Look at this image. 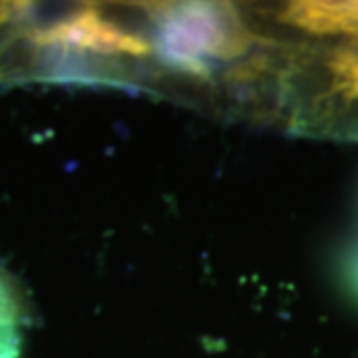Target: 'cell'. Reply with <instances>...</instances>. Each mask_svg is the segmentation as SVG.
Returning <instances> with one entry per match:
<instances>
[{
    "instance_id": "obj_1",
    "label": "cell",
    "mask_w": 358,
    "mask_h": 358,
    "mask_svg": "<svg viewBox=\"0 0 358 358\" xmlns=\"http://www.w3.org/2000/svg\"><path fill=\"white\" fill-rule=\"evenodd\" d=\"M28 84L173 100L162 2H0V88Z\"/></svg>"
},
{
    "instance_id": "obj_2",
    "label": "cell",
    "mask_w": 358,
    "mask_h": 358,
    "mask_svg": "<svg viewBox=\"0 0 358 358\" xmlns=\"http://www.w3.org/2000/svg\"><path fill=\"white\" fill-rule=\"evenodd\" d=\"M243 14L253 32L243 120L358 143V36L289 38L257 28L245 6Z\"/></svg>"
},
{
    "instance_id": "obj_3",
    "label": "cell",
    "mask_w": 358,
    "mask_h": 358,
    "mask_svg": "<svg viewBox=\"0 0 358 358\" xmlns=\"http://www.w3.org/2000/svg\"><path fill=\"white\" fill-rule=\"evenodd\" d=\"M26 324V296L10 273L0 265V358L20 357Z\"/></svg>"
}]
</instances>
